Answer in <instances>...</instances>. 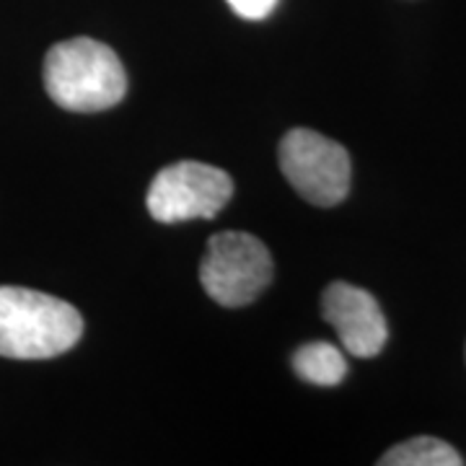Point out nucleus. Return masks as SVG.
Instances as JSON below:
<instances>
[{
	"label": "nucleus",
	"mask_w": 466,
	"mask_h": 466,
	"mask_svg": "<svg viewBox=\"0 0 466 466\" xmlns=\"http://www.w3.org/2000/svg\"><path fill=\"white\" fill-rule=\"evenodd\" d=\"M233 195V179L223 168L202 161H179L161 168L148 189V213L158 223L216 218Z\"/></svg>",
	"instance_id": "obj_5"
},
{
	"label": "nucleus",
	"mask_w": 466,
	"mask_h": 466,
	"mask_svg": "<svg viewBox=\"0 0 466 466\" xmlns=\"http://www.w3.org/2000/svg\"><path fill=\"white\" fill-rule=\"evenodd\" d=\"M42 76L50 99L67 112H104L127 94V73L116 52L88 36L50 47Z\"/></svg>",
	"instance_id": "obj_2"
},
{
	"label": "nucleus",
	"mask_w": 466,
	"mask_h": 466,
	"mask_svg": "<svg viewBox=\"0 0 466 466\" xmlns=\"http://www.w3.org/2000/svg\"><path fill=\"white\" fill-rule=\"evenodd\" d=\"M272 280V257L265 244L244 231L216 233L202 257L200 283L226 309H241L262 296Z\"/></svg>",
	"instance_id": "obj_3"
},
{
	"label": "nucleus",
	"mask_w": 466,
	"mask_h": 466,
	"mask_svg": "<svg viewBox=\"0 0 466 466\" xmlns=\"http://www.w3.org/2000/svg\"><path fill=\"white\" fill-rule=\"evenodd\" d=\"M321 317L334 327L342 350L355 358H376L389 339V324L379 300L358 285H327Z\"/></svg>",
	"instance_id": "obj_6"
},
{
	"label": "nucleus",
	"mask_w": 466,
	"mask_h": 466,
	"mask_svg": "<svg viewBox=\"0 0 466 466\" xmlns=\"http://www.w3.org/2000/svg\"><path fill=\"white\" fill-rule=\"evenodd\" d=\"M293 370L314 386H337L348 376L345 352L329 342H309L293 352Z\"/></svg>",
	"instance_id": "obj_7"
},
{
	"label": "nucleus",
	"mask_w": 466,
	"mask_h": 466,
	"mask_svg": "<svg viewBox=\"0 0 466 466\" xmlns=\"http://www.w3.org/2000/svg\"><path fill=\"white\" fill-rule=\"evenodd\" d=\"M84 317L67 300L32 288L0 285V355L47 360L78 345Z\"/></svg>",
	"instance_id": "obj_1"
},
{
	"label": "nucleus",
	"mask_w": 466,
	"mask_h": 466,
	"mask_svg": "<svg viewBox=\"0 0 466 466\" xmlns=\"http://www.w3.org/2000/svg\"><path fill=\"white\" fill-rule=\"evenodd\" d=\"M381 466H461V453L449 446L446 441L433 435L410 438L400 446L389 449L379 459Z\"/></svg>",
	"instance_id": "obj_8"
},
{
	"label": "nucleus",
	"mask_w": 466,
	"mask_h": 466,
	"mask_svg": "<svg viewBox=\"0 0 466 466\" xmlns=\"http://www.w3.org/2000/svg\"><path fill=\"white\" fill-rule=\"evenodd\" d=\"M226 3L231 5V11L236 16L247 18V21H262L278 5V0H226Z\"/></svg>",
	"instance_id": "obj_9"
},
{
	"label": "nucleus",
	"mask_w": 466,
	"mask_h": 466,
	"mask_svg": "<svg viewBox=\"0 0 466 466\" xmlns=\"http://www.w3.org/2000/svg\"><path fill=\"white\" fill-rule=\"evenodd\" d=\"M280 171L303 200L317 208H334L348 198L352 167L348 150L327 135L296 127L278 148Z\"/></svg>",
	"instance_id": "obj_4"
}]
</instances>
